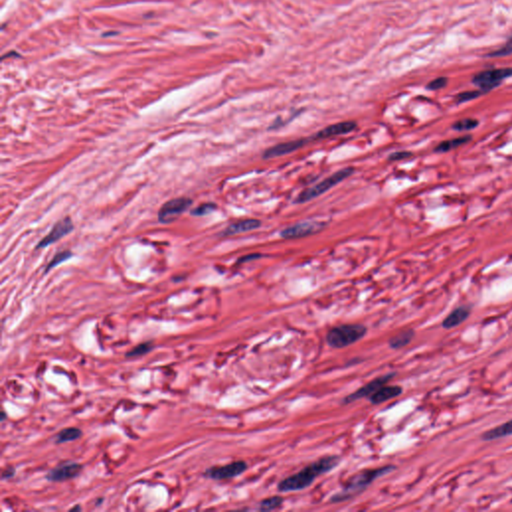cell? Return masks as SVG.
I'll use <instances>...</instances> for the list:
<instances>
[{"label": "cell", "mask_w": 512, "mask_h": 512, "mask_svg": "<svg viewBox=\"0 0 512 512\" xmlns=\"http://www.w3.org/2000/svg\"><path fill=\"white\" fill-rule=\"evenodd\" d=\"M214 209H216V205L214 203H204L192 210L191 214L195 216H203L212 212Z\"/></svg>", "instance_id": "cell-25"}, {"label": "cell", "mask_w": 512, "mask_h": 512, "mask_svg": "<svg viewBox=\"0 0 512 512\" xmlns=\"http://www.w3.org/2000/svg\"><path fill=\"white\" fill-rule=\"evenodd\" d=\"M394 469H395L394 465H385L382 467L365 469L363 471H360V472L354 474L352 477L347 479V481L343 485L342 489L331 496L330 502H332V503L344 502L346 500H349V499L357 496L358 494L363 492L370 484H372L375 481V479L390 473Z\"/></svg>", "instance_id": "cell-2"}, {"label": "cell", "mask_w": 512, "mask_h": 512, "mask_svg": "<svg viewBox=\"0 0 512 512\" xmlns=\"http://www.w3.org/2000/svg\"><path fill=\"white\" fill-rule=\"evenodd\" d=\"M411 155H412V153L408 152V151H398V152H394V153L390 154L388 159L390 161H396V160H401V159L408 158Z\"/></svg>", "instance_id": "cell-29"}, {"label": "cell", "mask_w": 512, "mask_h": 512, "mask_svg": "<svg viewBox=\"0 0 512 512\" xmlns=\"http://www.w3.org/2000/svg\"><path fill=\"white\" fill-rule=\"evenodd\" d=\"M192 204V199L188 197L174 198L165 202L159 209L158 220L162 223H169L176 220Z\"/></svg>", "instance_id": "cell-6"}, {"label": "cell", "mask_w": 512, "mask_h": 512, "mask_svg": "<svg viewBox=\"0 0 512 512\" xmlns=\"http://www.w3.org/2000/svg\"><path fill=\"white\" fill-rule=\"evenodd\" d=\"M470 315V309L466 306H459L453 309L442 321V327L451 329L463 323Z\"/></svg>", "instance_id": "cell-15"}, {"label": "cell", "mask_w": 512, "mask_h": 512, "mask_svg": "<svg viewBox=\"0 0 512 512\" xmlns=\"http://www.w3.org/2000/svg\"><path fill=\"white\" fill-rule=\"evenodd\" d=\"M72 256V254L69 252V251H61V252H58L54 257L52 258V260L50 261V263L47 265V268H46V272L49 271L50 269H52L53 267L57 266L58 264L62 263L63 261L67 260L68 258H70Z\"/></svg>", "instance_id": "cell-23"}, {"label": "cell", "mask_w": 512, "mask_h": 512, "mask_svg": "<svg viewBox=\"0 0 512 512\" xmlns=\"http://www.w3.org/2000/svg\"><path fill=\"white\" fill-rule=\"evenodd\" d=\"M152 349V345L151 343L149 342H145V343H141L137 346H135L133 349H131L127 354L126 356L127 357H136V356H140V355H143L147 352H149L150 350Z\"/></svg>", "instance_id": "cell-24"}, {"label": "cell", "mask_w": 512, "mask_h": 512, "mask_svg": "<svg viewBox=\"0 0 512 512\" xmlns=\"http://www.w3.org/2000/svg\"><path fill=\"white\" fill-rule=\"evenodd\" d=\"M324 224L322 222H315V221H306V222H300L296 223L292 226H289L285 229H283L280 232V236L285 239H296V238H302L306 237L312 234H315L323 229Z\"/></svg>", "instance_id": "cell-9"}, {"label": "cell", "mask_w": 512, "mask_h": 512, "mask_svg": "<svg viewBox=\"0 0 512 512\" xmlns=\"http://www.w3.org/2000/svg\"><path fill=\"white\" fill-rule=\"evenodd\" d=\"M5 416H6L5 412H2V413H1V420H4V419H5Z\"/></svg>", "instance_id": "cell-32"}, {"label": "cell", "mask_w": 512, "mask_h": 512, "mask_svg": "<svg viewBox=\"0 0 512 512\" xmlns=\"http://www.w3.org/2000/svg\"><path fill=\"white\" fill-rule=\"evenodd\" d=\"M13 475H14V469L12 467H9L3 471L2 478H9V477H12Z\"/></svg>", "instance_id": "cell-30"}, {"label": "cell", "mask_w": 512, "mask_h": 512, "mask_svg": "<svg viewBox=\"0 0 512 512\" xmlns=\"http://www.w3.org/2000/svg\"><path fill=\"white\" fill-rule=\"evenodd\" d=\"M479 125V121L475 118H464L453 123L452 128L456 131H470Z\"/></svg>", "instance_id": "cell-22"}, {"label": "cell", "mask_w": 512, "mask_h": 512, "mask_svg": "<svg viewBox=\"0 0 512 512\" xmlns=\"http://www.w3.org/2000/svg\"><path fill=\"white\" fill-rule=\"evenodd\" d=\"M73 230V223L69 217L59 220L51 229V231L37 244V248L47 247L58 241Z\"/></svg>", "instance_id": "cell-11"}, {"label": "cell", "mask_w": 512, "mask_h": 512, "mask_svg": "<svg viewBox=\"0 0 512 512\" xmlns=\"http://www.w3.org/2000/svg\"><path fill=\"white\" fill-rule=\"evenodd\" d=\"M353 171H354V169L352 167H347V168H343V169L339 170V171H337L334 174H332L331 176L325 178L324 180L317 183L316 185L300 192L299 195L297 196V198L295 199V203H304V202L310 201V200L320 196L321 194L327 192L329 189H331L332 187H334L335 185H337L338 183H340L341 181H343L345 178L350 176L353 173Z\"/></svg>", "instance_id": "cell-4"}, {"label": "cell", "mask_w": 512, "mask_h": 512, "mask_svg": "<svg viewBox=\"0 0 512 512\" xmlns=\"http://www.w3.org/2000/svg\"><path fill=\"white\" fill-rule=\"evenodd\" d=\"M472 139V137L470 135H464V136H461V137H457V138H453V139H450V140H445V141H442L440 142L435 148H434V151L437 152V153H444V152H448V151H451L461 145H464L466 143H468L470 140Z\"/></svg>", "instance_id": "cell-19"}, {"label": "cell", "mask_w": 512, "mask_h": 512, "mask_svg": "<svg viewBox=\"0 0 512 512\" xmlns=\"http://www.w3.org/2000/svg\"><path fill=\"white\" fill-rule=\"evenodd\" d=\"M512 76V68H499L493 70H487L483 72H479L476 74L472 81L477 87L484 93L492 90L493 88L499 86L501 82L505 79Z\"/></svg>", "instance_id": "cell-5"}, {"label": "cell", "mask_w": 512, "mask_h": 512, "mask_svg": "<svg viewBox=\"0 0 512 512\" xmlns=\"http://www.w3.org/2000/svg\"><path fill=\"white\" fill-rule=\"evenodd\" d=\"M357 127V124L354 121H343L338 122L335 124H331L324 129L320 130L316 135L312 137V139H323L331 136L343 135L353 131Z\"/></svg>", "instance_id": "cell-13"}, {"label": "cell", "mask_w": 512, "mask_h": 512, "mask_svg": "<svg viewBox=\"0 0 512 512\" xmlns=\"http://www.w3.org/2000/svg\"><path fill=\"white\" fill-rule=\"evenodd\" d=\"M339 461L340 457L337 455L321 457L318 460L306 465L297 473L282 479L278 483L277 489L279 492H294L308 488L317 477L331 471L336 466H338Z\"/></svg>", "instance_id": "cell-1"}, {"label": "cell", "mask_w": 512, "mask_h": 512, "mask_svg": "<svg viewBox=\"0 0 512 512\" xmlns=\"http://www.w3.org/2000/svg\"><path fill=\"white\" fill-rule=\"evenodd\" d=\"M367 327L360 323H349L334 326L326 333L325 340L332 348H344L358 342L366 334Z\"/></svg>", "instance_id": "cell-3"}, {"label": "cell", "mask_w": 512, "mask_h": 512, "mask_svg": "<svg viewBox=\"0 0 512 512\" xmlns=\"http://www.w3.org/2000/svg\"><path fill=\"white\" fill-rule=\"evenodd\" d=\"M512 54V39H510L503 47L488 54L489 57H502Z\"/></svg>", "instance_id": "cell-27"}, {"label": "cell", "mask_w": 512, "mask_h": 512, "mask_svg": "<svg viewBox=\"0 0 512 512\" xmlns=\"http://www.w3.org/2000/svg\"><path fill=\"white\" fill-rule=\"evenodd\" d=\"M81 435H82V432L80 429H78L76 427H68V428H64L58 432V434L56 435L55 441L57 443L69 442V441L78 439Z\"/></svg>", "instance_id": "cell-20"}, {"label": "cell", "mask_w": 512, "mask_h": 512, "mask_svg": "<svg viewBox=\"0 0 512 512\" xmlns=\"http://www.w3.org/2000/svg\"><path fill=\"white\" fill-rule=\"evenodd\" d=\"M414 334H415L414 330L410 329V328L397 333L396 335L392 336L388 340L389 347L392 349H400V348L408 345L410 343V341L413 339Z\"/></svg>", "instance_id": "cell-18"}, {"label": "cell", "mask_w": 512, "mask_h": 512, "mask_svg": "<svg viewBox=\"0 0 512 512\" xmlns=\"http://www.w3.org/2000/svg\"><path fill=\"white\" fill-rule=\"evenodd\" d=\"M483 92L481 90L479 91H465V92H462V93H459L457 96H456V101L457 103H462V102H466V101H469V100H472V99H475L477 97H479Z\"/></svg>", "instance_id": "cell-26"}, {"label": "cell", "mask_w": 512, "mask_h": 512, "mask_svg": "<svg viewBox=\"0 0 512 512\" xmlns=\"http://www.w3.org/2000/svg\"><path fill=\"white\" fill-rule=\"evenodd\" d=\"M258 257H260V255H259V254H252V255H249V258H258ZM246 259H247V257L245 256V257H243V258L239 259V260H240L239 262H245V261H246ZM247 261H248V260H247Z\"/></svg>", "instance_id": "cell-31"}, {"label": "cell", "mask_w": 512, "mask_h": 512, "mask_svg": "<svg viewBox=\"0 0 512 512\" xmlns=\"http://www.w3.org/2000/svg\"><path fill=\"white\" fill-rule=\"evenodd\" d=\"M248 469L247 462L243 460L233 461L223 466H213L205 471V476L213 480H226L243 474Z\"/></svg>", "instance_id": "cell-8"}, {"label": "cell", "mask_w": 512, "mask_h": 512, "mask_svg": "<svg viewBox=\"0 0 512 512\" xmlns=\"http://www.w3.org/2000/svg\"><path fill=\"white\" fill-rule=\"evenodd\" d=\"M260 225H261V222L258 219L240 220V221L230 224L222 232V235L230 236V235H235V234H239V233H243V232H248V231L258 228Z\"/></svg>", "instance_id": "cell-16"}, {"label": "cell", "mask_w": 512, "mask_h": 512, "mask_svg": "<svg viewBox=\"0 0 512 512\" xmlns=\"http://www.w3.org/2000/svg\"><path fill=\"white\" fill-rule=\"evenodd\" d=\"M395 374H396L395 372L386 373L384 375H381V376H378V377L372 379L367 384H365V385L361 386L360 388H358L356 391L346 395L342 399V404H350V403L355 402V401H357L359 399H362V398H369L381 386L385 385L390 380H392L394 378Z\"/></svg>", "instance_id": "cell-7"}, {"label": "cell", "mask_w": 512, "mask_h": 512, "mask_svg": "<svg viewBox=\"0 0 512 512\" xmlns=\"http://www.w3.org/2000/svg\"><path fill=\"white\" fill-rule=\"evenodd\" d=\"M509 435H512V419L484 432L482 434L481 438L484 441H491V440L506 437Z\"/></svg>", "instance_id": "cell-17"}, {"label": "cell", "mask_w": 512, "mask_h": 512, "mask_svg": "<svg viewBox=\"0 0 512 512\" xmlns=\"http://www.w3.org/2000/svg\"><path fill=\"white\" fill-rule=\"evenodd\" d=\"M81 470H82L81 464L76 463V462H65V463H61L60 465L51 469L48 472V474L46 475V478L49 481H54V482L65 481V480L72 479V478L78 476Z\"/></svg>", "instance_id": "cell-10"}, {"label": "cell", "mask_w": 512, "mask_h": 512, "mask_svg": "<svg viewBox=\"0 0 512 512\" xmlns=\"http://www.w3.org/2000/svg\"><path fill=\"white\" fill-rule=\"evenodd\" d=\"M446 84H447V78H445V77L436 78L435 80H433L430 83H428L427 89H429V90H438V89H441V88L445 87Z\"/></svg>", "instance_id": "cell-28"}, {"label": "cell", "mask_w": 512, "mask_h": 512, "mask_svg": "<svg viewBox=\"0 0 512 512\" xmlns=\"http://www.w3.org/2000/svg\"><path fill=\"white\" fill-rule=\"evenodd\" d=\"M283 503V497L281 496H271L263 499L259 503V509L261 511H270L279 508Z\"/></svg>", "instance_id": "cell-21"}, {"label": "cell", "mask_w": 512, "mask_h": 512, "mask_svg": "<svg viewBox=\"0 0 512 512\" xmlns=\"http://www.w3.org/2000/svg\"><path fill=\"white\" fill-rule=\"evenodd\" d=\"M310 139H297V140H291L287 142H282L279 144H276L268 149H266L263 153L264 158H274L279 157L282 155L289 154L293 151H296L297 149L304 146Z\"/></svg>", "instance_id": "cell-12"}, {"label": "cell", "mask_w": 512, "mask_h": 512, "mask_svg": "<svg viewBox=\"0 0 512 512\" xmlns=\"http://www.w3.org/2000/svg\"><path fill=\"white\" fill-rule=\"evenodd\" d=\"M402 394V387L399 385H383L376 390L368 399L374 404H381Z\"/></svg>", "instance_id": "cell-14"}]
</instances>
